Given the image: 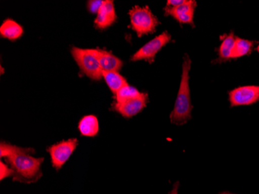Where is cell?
<instances>
[{"label":"cell","instance_id":"cell-1","mask_svg":"<svg viewBox=\"0 0 259 194\" xmlns=\"http://www.w3.org/2000/svg\"><path fill=\"white\" fill-rule=\"evenodd\" d=\"M33 148H20L2 141L0 144V157L4 159L14 172L13 180L21 183H34L43 176L41 167L45 159L31 156Z\"/></svg>","mask_w":259,"mask_h":194},{"label":"cell","instance_id":"cell-2","mask_svg":"<svg viewBox=\"0 0 259 194\" xmlns=\"http://www.w3.org/2000/svg\"><path fill=\"white\" fill-rule=\"evenodd\" d=\"M191 60L188 55L184 57L183 64V73L178 95L176 97L174 109L170 115L171 123L176 125H183L192 118L193 106L191 103L190 88V71Z\"/></svg>","mask_w":259,"mask_h":194},{"label":"cell","instance_id":"cell-3","mask_svg":"<svg viewBox=\"0 0 259 194\" xmlns=\"http://www.w3.org/2000/svg\"><path fill=\"white\" fill-rule=\"evenodd\" d=\"M72 55L81 71L93 80L103 78V70L100 66L95 49H82L73 47Z\"/></svg>","mask_w":259,"mask_h":194},{"label":"cell","instance_id":"cell-4","mask_svg":"<svg viewBox=\"0 0 259 194\" xmlns=\"http://www.w3.org/2000/svg\"><path fill=\"white\" fill-rule=\"evenodd\" d=\"M132 29L138 37L153 33L159 24L158 19L148 7H135L129 12Z\"/></svg>","mask_w":259,"mask_h":194},{"label":"cell","instance_id":"cell-5","mask_svg":"<svg viewBox=\"0 0 259 194\" xmlns=\"http://www.w3.org/2000/svg\"><path fill=\"white\" fill-rule=\"evenodd\" d=\"M78 145V141L77 138H70L52 144V146L47 148V151L51 156L52 166L57 171L63 167Z\"/></svg>","mask_w":259,"mask_h":194},{"label":"cell","instance_id":"cell-6","mask_svg":"<svg viewBox=\"0 0 259 194\" xmlns=\"http://www.w3.org/2000/svg\"><path fill=\"white\" fill-rule=\"evenodd\" d=\"M171 41V35L168 32H163L161 34L158 35L156 37L148 42L142 48L132 57V61H141L145 60L149 62H152L155 60L158 52L161 50L163 47L165 46Z\"/></svg>","mask_w":259,"mask_h":194},{"label":"cell","instance_id":"cell-7","mask_svg":"<svg viewBox=\"0 0 259 194\" xmlns=\"http://www.w3.org/2000/svg\"><path fill=\"white\" fill-rule=\"evenodd\" d=\"M259 100V87L244 86L231 90L229 93L231 106H248Z\"/></svg>","mask_w":259,"mask_h":194},{"label":"cell","instance_id":"cell-8","mask_svg":"<svg viewBox=\"0 0 259 194\" xmlns=\"http://www.w3.org/2000/svg\"><path fill=\"white\" fill-rule=\"evenodd\" d=\"M148 101L147 93H143L138 98L126 100L121 103L115 102L113 104V110L120 113L125 118H132L141 113L146 107Z\"/></svg>","mask_w":259,"mask_h":194},{"label":"cell","instance_id":"cell-9","mask_svg":"<svg viewBox=\"0 0 259 194\" xmlns=\"http://www.w3.org/2000/svg\"><path fill=\"white\" fill-rule=\"evenodd\" d=\"M196 1L186 0L184 4L176 7H165L164 11L167 15L171 16L177 21L182 23L193 24Z\"/></svg>","mask_w":259,"mask_h":194},{"label":"cell","instance_id":"cell-10","mask_svg":"<svg viewBox=\"0 0 259 194\" xmlns=\"http://www.w3.org/2000/svg\"><path fill=\"white\" fill-rule=\"evenodd\" d=\"M116 20V14L113 1L106 0L97 14L95 20L96 26L100 29L107 28L111 26Z\"/></svg>","mask_w":259,"mask_h":194},{"label":"cell","instance_id":"cell-11","mask_svg":"<svg viewBox=\"0 0 259 194\" xmlns=\"http://www.w3.org/2000/svg\"><path fill=\"white\" fill-rule=\"evenodd\" d=\"M103 71H117L119 72L123 66V62L120 58L106 51L95 49Z\"/></svg>","mask_w":259,"mask_h":194},{"label":"cell","instance_id":"cell-12","mask_svg":"<svg viewBox=\"0 0 259 194\" xmlns=\"http://www.w3.org/2000/svg\"><path fill=\"white\" fill-rule=\"evenodd\" d=\"M78 129L81 136L93 138L98 135L100 125L97 117L95 115H87L80 120Z\"/></svg>","mask_w":259,"mask_h":194},{"label":"cell","instance_id":"cell-13","mask_svg":"<svg viewBox=\"0 0 259 194\" xmlns=\"http://www.w3.org/2000/svg\"><path fill=\"white\" fill-rule=\"evenodd\" d=\"M23 33V27L18 23L11 19L6 20L0 27L1 37L8 39V40H17L21 37Z\"/></svg>","mask_w":259,"mask_h":194},{"label":"cell","instance_id":"cell-14","mask_svg":"<svg viewBox=\"0 0 259 194\" xmlns=\"http://www.w3.org/2000/svg\"><path fill=\"white\" fill-rule=\"evenodd\" d=\"M103 78L115 95L128 85L124 77L122 76L117 71H103Z\"/></svg>","mask_w":259,"mask_h":194},{"label":"cell","instance_id":"cell-15","mask_svg":"<svg viewBox=\"0 0 259 194\" xmlns=\"http://www.w3.org/2000/svg\"><path fill=\"white\" fill-rule=\"evenodd\" d=\"M254 46V42L246 39L236 37L234 49H233L231 59H237L245 55H249Z\"/></svg>","mask_w":259,"mask_h":194},{"label":"cell","instance_id":"cell-16","mask_svg":"<svg viewBox=\"0 0 259 194\" xmlns=\"http://www.w3.org/2000/svg\"><path fill=\"white\" fill-rule=\"evenodd\" d=\"M235 40H236V37H234L233 33L227 35L226 37L224 38L219 48L220 59H231V55H232Z\"/></svg>","mask_w":259,"mask_h":194},{"label":"cell","instance_id":"cell-17","mask_svg":"<svg viewBox=\"0 0 259 194\" xmlns=\"http://www.w3.org/2000/svg\"><path fill=\"white\" fill-rule=\"evenodd\" d=\"M143 93L138 91L135 87L132 86H126L123 87L118 93L115 95L116 103H121V102L126 101V100H132V99L138 98L142 96Z\"/></svg>","mask_w":259,"mask_h":194},{"label":"cell","instance_id":"cell-18","mask_svg":"<svg viewBox=\"0 0 259 194\" xmlns=\"http://www.w3.org/2000/svg\"><path fill=\"white\" fill-rule=\"evenodd\" d=\"M14 172L10 166L5 163L0 162V180L3 181L4 179L14 176Z\"/></svg>","mask_w":259,"mask_h":194},{"label":"cell","instance_id":"cell-19","mask_svg":"<svg viewBox=\"0 0 259 194\" xmlns=\"http://www.w3.org/2000/svg\"><path fill=\"white\" fill-rule=\"evenodd\" d=\"M104 1L102 0H92V1H88L87 4V8L89 11L92 14H98L99 10L101 8Z\"/></svg>","mask_w":259,"mask_h":194},{"label":"cell","instance_id":"cell-20","mask_svg":"<svg viewBox=\"0 0 259 194\" xmlns=\"http://www.w3.org/2000/svg\"><path fill=\"white\" fill-rule=\"evenodd\" d=\"M186 0H168L167 1V7H176L184 4Z\"/></svg>","mask_w":259,"mask_h":194},{"label":"cell","instance_id":"cell-21","mask_svg":"<svg viewBox=\"0 0 259 194\" xmlns=\"http://www.w3.org/2000/svg\"><path fill=\"white\" fill-rule=\"evenodd\" d=\"M179 188H180V182H176L174 186H173L172 189H171L169 194H178Z\"/></svg>","mask_w":259,"mask_h":194},{"label":"cell","instance_id":"cell-22","mask_svg":"<svg viewBox=\"0 0 259 194\" xmlns=\"http://www.w3.org/2000/svg\"><path fill=\"white\" fill-rule=\"evenodd\" d=\"M219 194H236V193H232V192H228V191H224V192H220Z\"/></svg>","mask_w":259,"mask_h":194},{"label":"cell","instance_id":"cell-23","mask_svg":"<svg viewBox=\"0 0 259 194\" xmlns=\"http://www.w3.org/2000/svg\"><path fill=\"white\" fill-rule=\"evenodd\" d=\"M257 52H258V53H259V45H258V46H257Z\"/></svg>","mask_w":259,"mask_h":194}]
</instances>
